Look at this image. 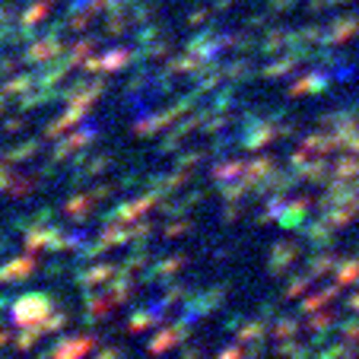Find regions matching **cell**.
Listing matches in <instances>:
<instances>
[{"label":"cell","mask_w":359,"mask_h":359,"mask_svg":"<svg viewBox=\"0 0 359 359\" xmlns=\"http://www.w3.org/2000/svg\"><path fill=\"white\" fill-rule=\"evenodd\" d=\"M45 305H48V299L45 296H29V299H20L16 302V315L13 318L20 321V325H35L39 318H45Z\"/></svg>","instance_id":"obj_1"},{"label":"cell","mask_w":359,"mask_h":359,"mask_svg":"<svg viewBox=\"0 0 359 359\" xmlns=\"http://www.w3.org/2000/svg\"><path fill=\"white\" fill-rule=\"evenodd\" d=\"M89 346H93V340L89 337H70V344L64 346V350H55L48 359H76V356H83Z\"/></svg>","instance_id":"obj_2"},{"label":"cell","mask_w":359,"mask_h":359,"mask_svg":"<svg viewBox=\"0 0 359 359\" xmlns=\"http://www.w3.org/2000/svg\"><path fill=\"white\" fill-rule=\"evenodd\" d=\"M29 271H32V261H16V267H4V271H0V280H4V283H13V280L26 277Z\"/></svg>","instance_id":"obj_3"},{"label":"cell","mask_w":359,"mask_h":359,"mask_svg":"<svg viewBox=\"0 0 359 359\" xmlns=\"http://www.w3.org/2000/svg\"><path fill=\"white\" fill-rule=\"evenodd\" d=\"M178 337H184V327L178 325V327H172V331H165V334H159V344H153V353H163V350H169L172 344H175Z\"/></svg>","instance_id":"obj_4"},{"label":"cell","mask_w":359,"mask_h":359,"mask_svg":"<svg viewBox=\"0 0 359 359\" xmlns=\"http://www.w3.org/2000/svg\"><path fill=\"white\" fill-rule=\"evenodd\" d=\"M359 172V159H344V165H337V175H353Z\"/></svg>","instance_id":"obj_5"},{"label":"cell","mask_w":359,"mask_h":359,"mask_svg":"<svg viewBox=\"0 0 359 359\" xmlns=\"http://www.w3.org/2000/svg\"><path fill=\"white\" fill-rule=\"evenodd\" d=\"M350 280H359V264H350L344 273H340V283H350Z\"/></svg>","instance_id":"obj_6"},{"label":"cell","mask_w":359,"mask_h":359,"mask_svg":"<svg viewBox=\"0 0 359 359\" xmlns=\"http://www.w3.org/2000/svg\"><path fill=\"white\" fill-rule=\"evenodd\" d=\"M219 359H238V350H232V353H223Z\"/></svg>","instance_id":"obj_7"}]
</instances>
